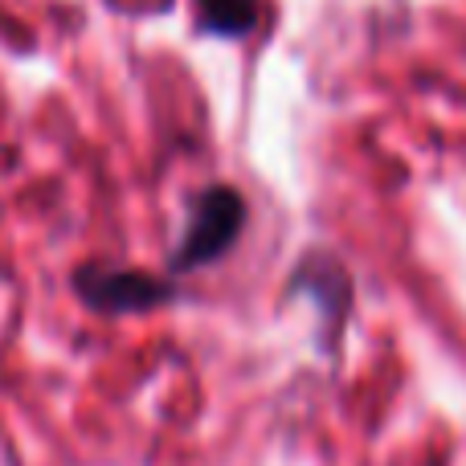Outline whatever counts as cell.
Listing matches in <instances>:
<instances>
[{
	"mask_svg": "<svg viewBox=\"0 0 466 466\" xmlns=\"http://www.w3.org/2000/svg\"><path fill=\"white\" fill-rule=\"evenodd\" d=\"M241 229H246V201H241V193L229 185H209L193 201V209H188V226L180 233L168 266L177 274H185V270H197V266L218 262L221 254L233 249Z\"/></svg>",
	"mask_w": 466,
	"mask_h": 466,
	"instance_id": "obj_1",
	"label": "cell"
},
{
	"mask_svg": "<svg viewBox=\"0 0 466 466\" xmlns=\"http://www.w3.org/2000/svg\"><path fill=\"white\" fill-rule=\"evenodd\" d=\"M74 290L86 307L103 315H136V311H152L164 307L177 287L160 274L147 270H119V266H82L74 274Z\"/></svg>",
	"mask_w": 466,
	"mask_h": 466,
	"instance_id": "obj_2",
	"label": "cell"
},
{
	"mask_svg": "<svg viewBox=\"0 0 466 466\" xmlns=\"http://www.w3.org/2000/svg\"><path fill=\"white\" fill-rule=\"evenodd\" d=\"M197 25L218 37H246L262 21V0H193Z\"/></svg>",
	"mask_w": 466,
	"mask_h": 466,
	"instance_id": "obj_3",
	"label": "cell"
}]
</instances>
